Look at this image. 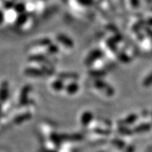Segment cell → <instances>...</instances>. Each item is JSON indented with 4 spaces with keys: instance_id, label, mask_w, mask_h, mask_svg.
<instances>
[{
    "instance_id": "obj_7",
    "label": "cell",
    "mask_w": 152,
    "mask_h": 152,
    "mask_svg": "<svg viewBox=\"0 0 152 152\" xmlns=\"http://www.w3.org/2000/svg\"><path fill=\"white\" fill-rule=\"evenodd\" d=\"M60 76L61 78H64V79H77L78 78L77 75L75 74H61Z\"/></svg>"
},
{
    "instance_id": "obj_3",
    "label": "cell",
    "mask_w": 152,
    "mask_h": 152,
    "mask_svg": "<svg viewBox=\"0 0 152 152\" xmlns=\"http://www.w3.org/2000/svg\"><path fill=\"white\" fill-rule=\"evenodd\" d=\"M92 115L91 113H86L83 114V116L81 118V122L82 123L83 125H86V124H88L90 123L91 120H92Z\"/></svg>"
},
{
    "instance_id": "obj_5",
    "label": "cell",
    "mask_w": 152,
    "mask_h": 152,
    "mask_svg": "<svg viewBox=\"0 0 152 152\" xmlns=\"http://www.w3.org/2000/svg\"><path fill=\"white\" fill-rule=\"evenodd\" d=\"M25 73H26L27 75H42L43 73L40 72V70H37V69H34V68H29L25 72Z\"/></svg>"
},
{
    "instance_id": "obj_6",
    "label": "cell",
    "mask_w": 152,
    "mask_h": 152,
    "mask_svg": "<svg viewBox=\"0 0 152 152\" xmlns=\"http://www.w3.org/2000/svg\"><path fill=\"white\" fill-rule=\"evenodd\" d=\"M52 87L53 88L55 89V90H61V88L64 87V85H63V83H62L61 82H60V81H58V82H54V83H53L52 85Z\"/></svg>"
},
{
    "instance_id": "obj_8",
    "label": "cell",
    "mask_w": 152,
    "mask_h": 152,
    "mask_svg": "<svg viewBox=\"0 0 152 152\" xmlns=\"http://www.w3.org/2000/svg\"><path fill=\"white\" fill-rule=\"evenodd\" d=\"M30 116H29V115H27V114H26V115H23V116H20L19 117H17V118L16 119V123H22L23 122V121H25V120H26V119H29L30 118Z\"/></svg>"
},
{
    "instance_id": "obj_4",
    "label": "cell",
    "mask_w": 152,
    "mask_h": 152,
    "mask_svg": "<svg viewBox=\"0 0 152 152\" xmlns=\"http://www.w3.org/2000/svg\"><path fill=\"white\" fill-rule=\"evenodd\" d=\"M67 92L70 94H74L75 92H78V86L77 84H70L67 87Z\"/></svg>"
},
{
    "instance_id": "obj_1",
    "label": "cell",
    "mask_w": 152,
    "mask_h": 152,
    "mask_svg": "<svg viewBox=\"0 0 152 152\" xmlns=\"http://www.w3.org/2000/svg\"><path fill=\"white\" fill-rule=\"evenodd\" d=\"M58 41L61 43L62 44H64L65 46L68 47V48H72L73 47V42L70 39H68L66 36H64V35H58Z\"/></svg>"
},
{
    "instance_id": "obj_2",
    "label": "cell",
    "mask_w": 152,
    "mask_h": 152,
    "mask_svg": "<svg viewBox=\"0 0 152 152\" xmlns=\"http://www.w3.org/2000/svg\"><path fill=\"white\" fill-rule=\"evenodd\" d=\"M101 51H99V50H95V51H93V52L92 53V54H90V55L88 56V58H87V59H86V64H91V63H92V62L94 61H96L97 58H99V57L101 55Z\"/></svg>"
}]
</instances>
